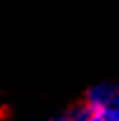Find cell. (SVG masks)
I'll use <instances>...</instances> for the list:
<instances>
[{
	"mask_svg": "<svg viewBox=\"0 0 119 121\" xmlns=\"http://www.w3.org/2000/svg\"><path fill=\"white\" fill-rule=\"evenodd\" d=\"M49 121H105V119L98 114V112H93L89 105L79 103V105L70 107V109H65V112L54 114Z\"/></svg>",
	"mask_w": 119,
	"mask_h": 121,
	"instance_id": "obj_2",
	"label": "cell"
},
{
	"mask_svg": "<svg viewBox=\"0 0 119 121\" xmlns=\"http://www.w3.org/2000/svg\"><path fill=\"white\" fill-rule=\"evenodd\" d=\"M82 103L98 112L105 121H119V79L96 82L87 89Z\"/></svg>",
	"mask_w": 119,
	"mask_h": 121,
	"instance_id": "obj_1",
	"label": "cell"
}]
</instances>
